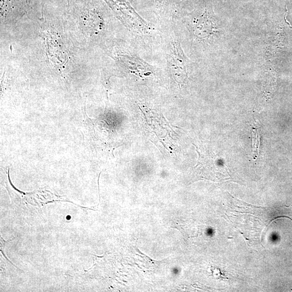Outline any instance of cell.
<instances>
[{
  "label": "cell",
  "instance_id": "obj_1",
  "mask_svg": "<svg viewBox=\"0 0 292 292\" xmlns=\"http://www.w3.org/2000/svg\"><path fill=\"white\" fill-rule=\"evenodd\" d=\"M167 66L175 82L180 86L183 85L188 78L190 61L176 38H173L169 44L167 52Z\"/></svg>",
  "mask_w": 292,
  "mask_h": 292
},
{
  "label": "cell",
  "instance_id": "obj_4",
  "mask_svg": "<svg viewBox=\"0 0 292 292\" xmlns=\"http://www.w3.org/2000/svg\"><path fill=\"white\" fill-rule=\"evenodd\" d=\"M192 28L194 35L201 39H204L212 34L213 31L212 22L206 13L195 18L192 22Z\"/></svg>",
  "mask_w": 292,
  "mask_h": 292
},
{
  "label": "cell",
  "instance_id": "obj_5",
  "mask_svg": "<svg viewBox=\"0 0 292 292\" xmlns=\"http://www.w3.org/2000/svg\"><path fill=\"white\" fill-rule=\"evenodd\" d=\"M47 1V0H44L42 6V10H41V12H42V18H43V8L44 6V5L45 4V2ZM67 2L68 3V7H69V6H70V0H67Z\"/></svg>",
  "mask_w": 292,
  "mask_h": 292
},
{
  "label": "cell",
  "instance_id": "obj_2",
  "mask_svg": "<svg viewBox=\"0 0 292 292\" xmlns=\"http://www.w3.org/2000/svg\"><path fill=\"white\" fill-rule=\"evenodd\" d=\"M121 66L137 76L148 77L155 74V68L145 61L130 53H121L118 57Z\"/></svg>",
  "mask_w": 292,
  "mask_h": 292
},
{
  "label": "cell",
  "instance_id": "obj_3",
  "mask_svg": "<svg viewBox=\"0 0 292 292\" xmlns=\"http://www.w3.org/2000/svg\"><path fill=\"white\" fill-rule=\"evenodd\" d=\"M28 0H1L2 17L7 18L14 15L25 14Z\"/></svg>",
  "mask_w": 292,
  "mask_h": 292
}]
</instances>
